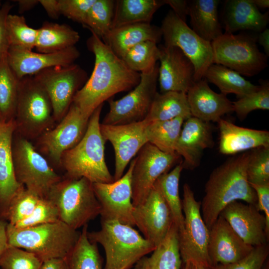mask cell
I'll list each match as a JSON object with an SVG mask.
<instances>
[{"instance_id":"6da1fadb","label":"cell","mask_w":269,"mask_h":269,"mask_svg":"<svg viewBox=\"0 0 269 269\" xmlns=\"http://www.w3.org/2000/svg\"><path fill=\"white\" fill-rule=\"evenodd\" d=\"M91 33L86 44L95 56L94 69L72 102L88 118L105 101L118 93L134 89L140 80L139 73L131 69L100 37Z\"/></svg>"},{"instance_id":"7a4b0ae2","label":"cell","mask_w":269,"mask_h":269,"mask_svg":"<svg viewBox=\"0 0 269 269\" xmlns=\"http://www.w3.org/2000/svg\"><path fill=\"white\" fill-rule=\"evenodd\" d=\"M250 152L230 157L211 173L201 202V215L209 229L233 201L241 200L257 206L256 193L247 176Z\"/></svg>"},{"instance_id":"3957f363","label":"cell","mask_w":269,"mask_h":269,"mask_svg":"<svg viewBox=\"0 0 269 269\" xmlns=\"http://www.w3.org/2000/svg\"><path fill=\"white\" fill-rule=\"evenodd\" d=\"M103 105L98 107L89 118L86 131L80 141L65 151L61 164L67 177H84L92 183L114 181L105 159V140L100 131V119Z\"/></svg>"},{"instance_id":"277c9868","label":"cell","mask_w":269,"mask_h":269,"mask_svg":"<svg viewBox=\"0 0 269 269\" xmlns=\"http://www.w3.org/2000/svg\"><path fill=\"white\" fill-rule=\"evenodd\" d=\"M80 234L61 221L23 228L6 226L8 246L31 252L43 262L67 258Z\"/></svg>"},{"instance_id":"5b68a950","label":"cell","mask_w":269,"mask_h":269,"mask_svg":"<svg viewBox=\"0 0 269 269\" xmlns=\"http://www.w3.org/2000/svg\"><path fill=\"white\" fill-rule=\"evenodd\" d=\"M101 229L88 232L92 242L104 248L106 263L104 269H131L156 247L133 226L117 221L101 220Z\"/></svg>"},{"instance_id":"8992f818","label":"cell","mask_w":269,"mask_h":269,"mask_svg":"<svg viewBox=\"0 0 269 269\" xmlns=\"http://www.w3.org/2000/svg\"><path fill=\"white\" fill-rule=\"evenodd\" d=\"M93 184L84 177H67L51 188L46 198L57 208L60 221L77 230L100 215Z\"/></svg>"},{"instance_id":"52a82bcc","label":"cell","mask_w":269,"mask_h":269,"mask_svg":"<svg viewBox=\"0 0 269 269\" xmlns=\"http://www.w3.org/2000/svg\"><path fill=\"white\" fill-rule=\"evenodd\" d=\"M14 121L15 132L28 139L39 137L55 122L49 96L33 76L19 79Z\"/></svg>"},{"instance_id":"ba28073f","label":"cell","mask_w":269,"mask_h":269,"mask_svg":"<svg viewBox=\"0 0 269 269\" xmlns=\"http://www.w3.org/2000/svg\"><path fill=\"white\" fill-rule=\"evenodd\" d=\"M12 154L18 182L41 198H46L51 188L62 178L29 139L13 137Z\"/></svg>"},{"instance_id":"9c48e42d","label":"cell","mask_w":269,"mask_h":269,"mask_svg":"<svg viewBox=\"0 0 269 269\" xmlns=\"http://www.w3.org/2000/svg\"><path fill=\"white\" fill-rule=\"evenodd\" d=\"M257 38L245 34L223 33L211 42L213 64L251 77L266 68L267 56L260 51Z\"/></svg>"},{"instance_id":"30bf717a","label":"cell","mask_w":269,"mask_h":269,"mask_svg":"<svg viewBox=\"0 0 269 269\" xmlns=\"http://www.w3.org/2000/svg\"><path fill=\"white\" fill-rule=\"evenodd\" d=\"M183 232L179 234L180 253L182 263H192L209 268L211 266L208 254L209 230L201 213V202L197 201L189 185L183 187Z\"/></svg>"},{"instance_id":"8fae6325","label":"cell","mask_w":269,"mask_h":269,"mask_svg":"<svg viewBox=\"0 0 269 269\" xmlns=\"http://www.w3.org/2000/svg\"><path fill=\"white\" fill-rule=\"evenodd\" d=\"M160 28L164 45L177 47L192 63L195 82L203 79L213 64L211 42L200 37L172 10L164 17Z\"/></svg>"},{"instance_id":"7c38bea8","label":"cell","mask_w":269,"mask_h":269,"mask_svg":"<svg viewBox=\"0 0 269 269\" xmlns=\"http://www.w3.org/2000/svg\"><path fill=\"white\" fill-rule=\"evenodd\" d=\"M33 76L49 96L53 117L57 122H60L66 115L76 93L88 79L86 72L75 63L49 68Z\"/></svg>"},{"instance_id":"4fadbf2b","label":"cell","mask_w":269,"mask_h":269,"mask_svg":"<svg viewBox=\"0 0 269 269\" xmlns=\"http://www.w3.org/2000/svg\"><path fill=\"white\" fill-rule=\"evenodd\" d=\"M159 64L147 73L140 74L138 85L118 100H109V111L101 124L124 125L142 121L146 117L157 92Z\"/></svg>"},{"instance_id":"5bb4252c","label":"cell","mask_w":269,"mask_h":269,"mask_svg":"<svg viewBox=\"0 0 269 269\" xmlns=\"http://www.w3.org/2000/svg\"><path fill=\"white\" fill-rule=\"evenodd\" d=\"M137 153L132 178L134 206L143 202L158 177L167 173L180 157L176 152H164L149 142Z\"/></svg>"},{"instance_id":"9a60e30c","label":"cell","mask_w":269,"mask_h":269,"mask_svg":"<svg viewBox=\"0 0 269 269\" xmlns=\"http://www.w3.org/2000/svg\"><path fill=\"white\" fill-rule=\"evenodd\" d=\"M135 162L134 158L127 172L119 179L111 183H93L94 192L101 206V220L117 221L135 226L132 187Z\"/></svg>"},{"instance_id":"2e32d148","label":"cell","mask_w":269,"mask_h":269,"mask_svg":"<svg viewBox=\"0 0 269 269\" xmlns=\"http://www.w3.org/2000/svg\"><path fill=\"white\" fill-rule=\"evenodd\" d=\"M148 124L144 120L124 125L100 123V131L104 140L111 143L115 151L114 181L122 177L132 159L148 142L146 133Z\"/></svg>"},{"instance_id":"e0dca14e","label":"cell","mask_w":269,"mask_h":269,"mask_svg":"<svg viewBox=\"0 0 269 269\" xmlns=\"http://www.w3.org/2000/svg\"><path fill=\"white\" fill-rule=\"evenodd\" d=\"M89 120L72 103L58 125L38 137L39 145L54 163L60 164L63 153L75 146L83 137Z\"/></svg>"},{"instance_id":"ac0fdd59","label":"cell","mask_w":269,"mask_h":269,"mask_svg":"<svg viewBox=\"0 0 269 269\" xmlns=\"http://www.w3.org/2000/svg\"><path fill=\"white\" fill-rule=\"evenodd\" d=\"M133 217L143 237L155 247L162 241L173 224L170 209L155 183L143 202L134 206Z\"/></svg>"},{"instance_id":"d6986e66","label":"cell","mask_w":269,"mask_h":269,"mask_svg":"<svg viewBox=\"0 0 269 269\" xmlns=\"http://www.w3.org/2000/svg\"><path fill=\"white\" fill-rule=\"evenodd\" d=\"M158 81L160 93H187L195 82L194 67L177 47L160 45Z\"/></svg>"},{"instance_id":"ffe728a7","label":"cell","mask_w":269,"mask_h":269,"mask_svg":"<svg viewBox=\"0 0 269 269\" xmlns=\"http://www.w3.org/2000/svg\"><path fill=\"white\" fill-rule=\"evenodd\" d=\"M80 52L73 46L51 53L35 52L18 48L9 47L7 60L11 69L19 79L33 76L44 69L56 66H66L74 64Z\"/></svg>"},{"instance_id":"44dd1931","label":"cell","mask_w":269,"mask_h":269,"mask_svg":"<svg viewBox=\"0 0 269 269\" xmlns=\"http://www.w3.org/2000/svg\"><path fill=\"white\" fill-rule=\"evenodd\" d=\"M220 215L247 244L255 247L269 244L265 217L256 206L235 201Z\"/></svg>"},{"instance_id":"7402d4cb","label":"cell","mask_w":269,"mask_h":269,"mask_svg":"<svg viewBox=\"0 0 269 269\" xmlns=\"http://www.w3.org/2000/svg\"><path fill=\"white\" fill-rule=\"evenodd\" d=\"M209 230L208 254L211 267L237 262L254 248L247 244L220 215Z\"/></svg>"},{"instance_id":"603a6c76","label":"cell","mask_w":269,"mask_h":269,"mask_svg":"<svg viewBox=\"0 0 269 269\" xmlns=\"http://www.w3.org/2000/svg\"><path fill=\"white\" fill-rule=\"evenodd\" d=\"M210 123L191 117L183 123L176 145V152L184 158L183 168L192 170L199 165L204 149L213 145Z\"/></svg>"},{"instance_id":"cb8c5ba5","label":"cell","mask_w":269,"mask_h":269,"mask_svg":"<svg viewBox=\"0 0 269 269\" xmlns=\"http://www.w3.org/2000/svg\"><path fill=\"white\" fill-rule=\"evenodd\" d=\"M186 94L192 117L203 121L217 123L233 112V103L227 95L213 91L205 79L195 82Z\"/></svg>"},{"instance_id":"d4e9b609","label":"cell","mask_w":269,"mask_h":269,"mask_svg":"<svg viewBox=\"0 0 269 269\" xmlns=\"http://www.w3.org/2000/svg\"><path fill=\"white\" fill-rule=\"evenodd\" d=\"M14 119L0 124V217L4 219L9 203L23 186L15 177L12 154Z\"/></svg>"},{"instance_id":"484cf974","label":"cell","mask_w":269,"mask_h":269,"mask_svg":"<svg viewBox=\"0 0 269 269\" xmlns=\"http://www.w3.org/2000/svg\"><path fill=\"white\" fill-rule=\"evenodd\" d=\"M219 150L223 154H234L258 147L269 146V132L238 126L221 119Z\"/></svg>"},{"instance_id":"4316f807","label":"cell","mask_w":269,"mask_h":269,"mask_svg":"<svg viewBox=\"0 0 269 269\" xmlns=\"http://www.w3.org/2000/svg\"><path fill=\"white\" fill-rule=\"evenodd\" d=\"M225 33L249 30L260 32L269 20V11L261 13L252 0H227L223 13Z\"/></svg>"},{"instance_id":"83f0119b","label":"cell","mask_w":269,"mask_h":269,"mask_svg":"<svg viewBox=\"0 0 269 269\" xmlns=\"http://www.w3.org/2000/svg\"><path fill=\"white\" fill-rule=\"evenodd\" d=\"M162 38L160 27L140 22L113 28L102 40L116 55L122 58L135 45L145 41L157 43Z\"/></svg>"},{"instance_id":"f1b7e54d","label":"cell","mask_w":269,"mask_h":269,"mask_svg":"<svg viewBox=\"0 0 269 269\" xmlns=\"http://www.w3.org/2000/svg\"><path fill=\"white\" fill-rule=\"evenodd\" d=\"M219 0H193L188 2L192 29L203 39L212 42L223 34L218 17Z\"/></svg>"},{"instance_id":"f546056e","label":"cell","mask_w":269,"mask_h":269,"mask_svg":"<svg viewBox=\"0 0 269 269\" xmlns=\"http://www.w3.org/2000/svg\"><path fill=\"white\" fill-rule=\"evenodd\" d=\"M178 230L173 223L162 241L150 257H143L134 269H181Z\"/></svg>"},{"instance_id":"4dcf8cb0","label":"cell","mask_w":269,"mask_h":269,"mask_svg":"<svg viewBox=\"0 0 269 269\" xmlns=\"http://www.w3.org/2000/svg\"><path fill=\"white\" fill-rule=\"evenodd\" d=\"M79 39V33L69 25L45 21L38 28L35 48L40 53H55L75 46Z\"/></svg>"},{"instance_id":"1f68e13d","label":"cell","mask_w":269,"mask_h":269,"mask_svg":"<svg viewBox=\"0 0 269 269\" xmlns=\"http://www.w3.org/2000/svg\"><path fill=\"white\" fill-rule=\"evenodd\" d=\"M179 117L185 120L192 117L186 93L157 92L144 120L150 123L170 120Z\"/></svg>"},{"instance_id":"d6a6232c","label":"cell","mask_w":269,"mask_h":269,"mask_svg":"<svg viewBox=\"0 0 269 269\" xmlns=\"http://www.w3.org/2000/svg\"><path fill=\"white\" fill-rule=\"evenodd\" d=\"M164 4L163 0H115L112 29L135 23H150L154 13Z\"/></svg>"},{"instance_id":"836d02e7","label":"cell","mask_w":269,"mask_h":269,"mask_svg":"<svg viewBox=\"0 0 269 269\" xmlns=\"http://www.w3.org/2000/svg\"><path fill=\"white\" fill-rule=\"evenodd\" d=\"M215 85L221 93L235 94L238 99L257 91L260 85H255L237 72L224 66L212 64L208 68L204 78Z\"/></svg>"},{"instance_id":"e575fe53","label":"cell","mask_w":269,"mask_h":269,"mask_svg":"<svg viewBox=\"0 0 269 269\" xmlns=\"http://www.w3.org/2000/svg\"><path fill=\"white\" fill-rule=\"evenodd\" d=\"M183 169L182 163H180L170 172L159 176L155 182L170 209L173 223L177 228L179 234L183 232L184 226L182 200L179 192V180Z\"/></svg>"},{"instance_id":"d590c367","label":"cell","mask_w":269,"mask_h":269,"mask_svg":"<svg viewBox=\"0 0 269 269\" xmlns=\"http://www.w3.org/2000/svg\"><path fill=\"white\" fill-rule=\"evenodd\" d=\"M179 117L173 119L148 123L146 128L148 142L166 153H175L176 143L184 122Z\"/></svg>"},{"instance_id":"8d00e7d4","label":"cell","mask_w":269,"mask_h":269,"mask_svg":"<svg viewBox=\"0 0 269 269\" xmlns=\"http://www.w3.org/2000/svg\"><path fill=\"white\" fill-rule=\"evenodd\" d=\"M19 81L4 56L0 60V115L5 122L15 118Z\"/></svg>"},{"instance_id":"74e56055","label":"cell","mask_w":269,"mask_h":269,"mask_svg":"<svg viewBox=\"0 0 269 269\" xmlns=\"http://www.w3.org/2000/svg\"><path fill=\"white\" fill-rule=\"evenodd\" d=\"M88 225L84 226L75 246L67 257L71 269H102V259L97 244L88 237Z\"/></svg>"},{"instance_id":"f35d334b","label":"cell","mask_w":269,"mask_h":269,"mask_svg":"<svg viewBox=\"0 0 269 269\" xmlns=\"http://www.w3.org/2000/svg\"><path fill=\"white\" fill-rule=\"evenodd\" d=\"M159 55L157 43L145 41L129 49L122 59L132 70L140 73H147L154 69Z\"/></svg>"},{"instance_id":"ab89813d","label":"cell","mask_w":269,"mask_h":269,"mask_svg":"<svg viewBox=\"0 0 269 269\" xmlns=\"http://www.w3.org/2000/svg\"><path fill=\"white\" fill-rule=\"evenodd\" d=\"M6 30L9 47L32 50L35 48L38 29L29 26L22 15L9 14Z\"/></svg>"},{"instance_id":"60d3db41","label":"cell","mask_w":269,"mask_h":269,"mask_svg":"<svg viewBox=\"0 0 269 269\" xmlns=\"http://www.w3.org/2000/svg\"><path fill=\"white\" fill-rule=\"evenodd\" d=\"M115 5V0H96L83 25L102 39L112 29Z\"/></svg>"},{"instance_id":"b9f144b4","label":"cell","mask_w":269,"mask_h":269,"mask_svg":"<svg viewBox=\"0 0 269 269\" xmlns=\"http://www.w3.org/2000/svg\"><path fill=\"white\" fill-rule=\"evenodd\" d=\"M41 198L22 187L11 199L4 219L8 224L15 225L31 214Z\"/></svg>"},{"instance_id":"7bdbcfd3","label":"cell","mask_w":269,"mask_h":269,"mask_svg":"<svg viewBox=\"0 0 269 269\" xmlns=\"http://www.w3.org/2000/svg\"><path fill=\"white\" fill-rule=\"evenodd\" d=\"M233 112L241 120L251 112L256 110H269V82L268 80L260 81L259 88L256 91L232 102Z\"/></svg>"},{"instance_id":"ee69618b","label":"cell","mask_w":269,"mask_h":269,"mask_svg":"<svg viewBox=\"0 0 269 269\" xmlns=\"http://www.w3.org/2000/svg\"><path fill=\"white\" fill-rule=\"evenodd\" d=\"M247 176L250 184L269 183V146L250 150Z\"/></svg>"},{"instance_id":"f6af8a7d","label":"cell","mask_w":269,"mask_h":269,"mask_svg":"<svg viewBox=\"0 0 269 269\" xmlns=\"http://www.w3.org/2000/svg\"><path fill=\"white\" fill-rule=\"evenodd\" d=\"M43 262L33 253L8 246L0 261V269H41Z\"/></svg>"},{"instance_id":"bcb514c9","label":"cell","mask_w":269,"mask_h":269,"mask_svg":"<svg viewBox=\"0 0 269 269\" xmlns=\"http://www.w3.org/2000/svg\"><path fill=\"white\" fill-rule=\"evenodd\" d=\"M58 221L59 213L55 205L47 198H41L29 216L12 226L23 228Z\"/></svg>"},{"instance_id":"7dc6e473","label":"cell","mask_w":269,"mask_h":269,"mask_svg":"<svg viewBox=\"0 0 269 269\" xmlns=\"http://www.w3.org/2000/svg\"><path fill=\"white\" fill-rule=\"evenodd\" d=\"M269 244L255 247L245 258L229 264H217L210 269H262L269 258Z\"/></svg>"},{"instance_id":"c3c4849f","label":"cell","mask_w":269,"mask_h":269,"mask_svg":"<svg viewBox=\"0 0 269 269\" xmlns=\"http://www.w3.org/2000/svg\"><path fill=\"white\" fill-rule=\"evenodd\" d=\"M61 14L83 25L96 0H59Z\"/></svg>"},{"instance_id":"681fc988","label":"cell","mask_w":269,"mask_h":269,"mask_svg":"<svg viewBox=\"0 0 269 269\" xmlns=\"http://www.w3.org/2000/svg\"><path fill=\"white\" fill-rule=\"evenodd\" d=\"M250 184L256 193L257 198L256 207L259 211L264 212L266 221V233L269 237V183Z\"/></svg>"},{"instance_id":"f907efd6","label":"cell","mask_w":269,"mask_h":269,"mask_svg":"<svg viewBox=\"0 0 269 269\" xmlns=\"http://www.w3.org/2000/svg\"><path fill=\"white\" fill-rule=\"evenodd\" d=\"M13 5L9 2H4L0 7V60L7 55L9 45L8 41L6 20Z\"/></svg>"},{"instance_id":"816d5d0a","label":"cell","mask_w":269,"mask_h":269,"mask_svg":"<svg viewBox=\"0 0 269 269\" xmlns=\"http://www.w3.org/2000/svg\"><path fill=\"white\" fill-rule=\"evenodd\" d=\"M164 4H168L172 10L182 21L186 22L188 15V1L186 0H163Z\"/></svg>"},{"instance_id":"f5cc1de1","label":"cell","mask_w":269,"mask_h":269,"mask_svg":"<svg viewBox=\"0 0 269 269\" xmlns=\"http://www.w3.org/2000/svg\"><path fill=\"white\" fill-rule=\"evenodd\" d=\"M48 15L53 19H57L61 14L59 0H39Z\"/></svg>"},{"instance_id":"db71d44e","label":"cell","mask_w":269,"mask_h":269,"mask_svg":"<svg viewBox=\"0 0 269 269\" xmlns=\"http://www.w3.org/2000/svg\"><path fill=\"white\" fill-rule=\"evenodd\" d=\"M41 269H71L66 258H56L43 262Z\"/></svg>"},{"instance_id":"11a10c76","label":"cell","mask_w":269,"mask_h":269,"mask_svg":"<svg viewBox=\"0 0 269 269\" xmlns=\"http://www.w3.org/2000/svg\"><path fill=\"white\" fill-rule=\"evenodd\" d=\"M7 224V222L0 219V263L3 254L8 246L6 235Z\"/></svg>"},{"instance_id":"9f6ffc18","label":"cell","mask_w":269,"mask_h":269,"mask_svg":"<svg viewBox=\"0 0 269 269\" xmlns=\"http://www.w3.org/2000/svg\"><path fill=\"white\" fill-rule=\"evenodd\" d=\"M258 43L264 48L266 55H269V29L266 28L260 32L258 38Z\"/></svg>"},{"instance_id":"6f0895ef","label":"cell","mask_w":269,"mask_h":269,"mask_svg":"<svg viewBox=\"0 0 269 269\" xmlns=\"http://www.w3.org/2000/svg\"><path fill=\"white\" fill-rule=\"evenodd\" d=\"M17 1L20 13L30 10L39 3V0H19Z\"/></svg>"},{"instance_id":"680465c9","label":"cell","mask_w":269,"mask_h":269,"mask_svg":"<svg viewBox=\"0 0 269 269\" xmlns=\"http://www.w3.org/2000/svg\"><path fill=\"white\" fill-rule=\"evenodd\" d=\"M181 269H210V268L192 263H182Z\"/></svg>"},{"instance_id":"91938a15","label":"cell","mask_w":269,"mask_h":269,"mask_svg":"<svg viewBox=\"0 0 269 269\" xmlns=\"http://www.w3.org/2000/svg\"><path fill=\"white\" fill-rule=\"evenodd\" d=\"M252 2L258 7L260 8H268L269 7V0H252Z\"/></svg>"},{"instance_id":"94428289","label":"cell","mask_w":269,"mask_h":269,"mask_svg":"<svg viewBox=\"0 0 269 269\" xmlns=\"http://www.w3.org/2000/svg\"><path fill=\"white\" fill-rule=\"evenodd\" d=\"M262 269H269V258L265 263Z\"/></svg>"},{"instance_id":"6125c7cd","label":"cell","mask_w":269,"mask_h":269,"mask_svg":"<svg viewBox=\"0 0 269 269\" xmlns=\"http://www.w3.org/2000/svg\"><path fill=\"white\" fill-rule=\"evenodd\" d=\"M4 122H5V121H4V120L3 119V118H2L1 115H0V124L3 123Z\"/></svg>"},{"instance_id":"be15d7a7","label":"cell","mask_w":269,"mask_h":269,"mask_svg":"<svg viewBox=\"0 0 269 269\" xmlns=\"http://www.w3.org/2000/svg\"><path fill=\"white\" fill-rule=\"evenodd\" d=\"M0 4H1V2H0Z\"/></svg>"}]
</instances>
